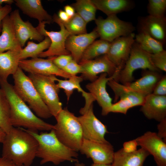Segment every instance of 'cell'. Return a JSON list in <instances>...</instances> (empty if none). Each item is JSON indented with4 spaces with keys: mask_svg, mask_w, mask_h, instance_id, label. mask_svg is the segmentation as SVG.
Here are the masks:
<instances>
[{
    "mask_svg": "<svg viewBox=\"0 0 166 166\" xmlns=\"http://www.w3.org/2000/svg\"><path fill=\"white\" fill-rule=\"evenodd\" d=\"M0 86L9 103L10 122L13 127L38 132L49 131L54 125L45 122L35 115L16 93L13 85L0 77Z\"/></svg>",
    "mask_w": 166,
    "mask_h": 166,
    "instance_id": "6da1fadb",
    "label": "cell"
},
{
    "mask_svg": "<svg viewBox=\"0 0 166 166\" xmlns=\"http://www.w3.org/2000/svg\"><path fill=\"white\" fill-rule=\"evenodd\" d=\"M2 143V156L15 165L30 166L36 157L38 141L22 128L13 127Z\"/></svg>",
    "mask_w": 166,
    "mask_h": 166,
    "instance_id": "7a4b0ae2",
    "label": "cell"
},
{
    "mask_svg": "<svg viewBox=\"0 0 166 166\" xmlns=\"http://www.w3.org/2000/svg\"><path fill=\"white\" fill-rule=\"evenodd\" d=\"M23 129L33 136L38 141L36 157L41 159V165L48 162L58 165L65 161L75 163L79 162L77 152L61 142L53 129L49 132H42L39 133L38 132Z\"/></svg>",
    "mask_w": 166,
    "mask_h": 166,
    "instance_id": "3957f363",
    "label": "cell"
},
{
    "mask_svg": "<svg viewBox=\"0 0 166 166\" xmlns=\"http://www.w3.org/2000/svg\"><path fill=\"white\" fill-rule=\"evenodd\" d=\"M57 121L53 129L62 144L77 152L83 140L82 128L78 117L66 108L62 109L55 117Z\"/></svg>",
    "mask_w": 166,
    "mask_h": 166,
    "instance_id": "277c9868",
    "label": "cell"
},
{
    "mask_svg": "<svg viewBox=\"0 0 166 166\" xmlns=\"http://www.w3.org/2000/svg\"><path fill=\"white\" fill-rule=\"evenodd\" d=\"M14 90L20 98L39 118L48 119L52 116L49 109L41 98L32 82L18 67L13 75Z\"/></svg>",
    "mask_w": 166,
    "mask_h": 166,
    "instance_id": "5b68a950",
    "label": "cell"
},
{
    "mask_svg": "<svg viewBox=\"0 0 166 166\" xmlns=\"http://www.w3.org/2000/svg\"><path fill=\"white\" fill-rule=\"evenodd\" d=\"M28 76L52 116L55 117L63 108L58 96L60 89L52 75L45 76L29 73Z\"/></svg>",
    "mask_w": 166,
    "mask_h": 166,
    "instance_id": "8992f818",
    "label": "cell"
},
{
    "mask_svg": "<svg viewBox=\"0 0 166 166\" xmlns=\"http://www.w3.org/2000/svg\"><path fill=\"white\" fill-rule=\"evenodd\" d=\"M139 69L160 71L152 63L149 53L141 49L134 42L129 58L115 81L124 85L128 84L132 82L133 73Z\"/></svg>",
    "mask_w": 166,
    "mask_h": 166,
    "instance_id": "52a82bcc",
    "label": "cell"
},
{
    "mask_svg": "<svg viewBox=\"0 0 166 166\" xmlns=\"http://www.w3.org/2000/svg\"><path fill=\"white\" fill-rule=\"evenodd\" d=\"M162 75L159 71L144 70L142 77L134 81L124 85L114 79L107 83L113 91L116 98L121 93L126 92H134L145 96L152 93L157 83Z\"/></svg>",
    "mask_w": 166,
    "mask_h": 166,
    "instance_id": "ba28073f",
    "label": "cell"
},
{
    "mask_svg": "<svg viewBox=\"0 0 166 166\" xmlns=\"http://www.w3.org/2000/svg\"><path fill=\"white\" fill-rule=\"evenodd\" d=\"M95 21L100 39L110 42L119 37L128 35L135 30L132 23L120 19L117 15L108 16L105 19L100 17Z\"/></svg>",
    "mask_w": 166,
    "mask_h": 166,
    "instance_id": "9c48e42d",
    "label": "cell"
},
{
    "mask_svg": "<svg viewBox=\"0 0 166 166\" xmlns=\"http://www.w3.org/2000/svg\"><path fill=\"white\" fill-rule=\"evenodd\" d=\"M53 22L59 26L60 30L58 31H48L45 29V22H39L37 29L44 37L47 36L51 41L50 45L48 50L41 53L38 57L57 56L61 55H70V53L66 49L65 42L68 37L71 35L65 27L57 15L54 14L53 17Z\"/></svg>",
    "mask_w": 166,
    "mask_h": 166,
    "instance_id": "30bf717a",
    "label": "cell"
},
{
    "mask_svg": "<svg viewBox=\"0 0 166 166\" xmlns=\"http://www.w3.org/2000/svg\"><path fill=\"white\" fill-rule=\"evenodd\" d=\"M78 118L81 126L83 139L100 142L108 141L105 138V135L108 132L107 127L95 115L93 104Z\"/></svg>",
    "mask_w": 166,
    "mask_h": 166,
    "instance_id": "8fae6325",
    "label": "cell"
},
{
    "mask_svg": "<svg viewBox=\"0 0 166 166\" xmlns=\"http://www.w3.org/2000/svg\"><path fill=\"white\" fill-rule=\"evenodd\" d=\"M82 154L91 158L95 164H112L115 152L108 141L100 142L83 139L79 150Z\"/></svg>",
    "mask_w": 166,
    "mask_h": 166,
    "instance_id": "7c38bea8",
    "label": "cell"
},
{
    "mask_svg": "<svg viewBox=\"0 0 166 166\" xmlns=\"http://www.w3.org/2000/svg\"><path fill=\"white\" fill-rule=\"evenodd\" d=\"M54 56L47 59L37 57L29 60L19 61L18 66L22 70L30 73L45 76L54 75L64 78H69L71 76L58 68L53 63Z\"/></svg>",
    "mask_w": 166,
    "mask_h": 166,
    "instance_id": "4fadbf2b",
    "label": "cell"
},
{
    "mask_svg": "<svg viewBox=\"0 0 166 166\" xmlns=\"http://www.w3.org/2000/svg\"><path fill=\"white\" fill-rule=\"evenodd\" d=\"M119 73L117 70L112 76L109 77H107L106 73H101L97 79L86 85V88L101 108L103 116H106L109 113V110L113 104L112 99L107 91L106 85L109 80H115Z\"/></svg>",
    "mask_w": 166,
    "mask_h": 166,
    "instance_id": "5bb4252c",
    "label": "cell"
},
{
    "mask_svg": "<svg viewBox=\"0 0 166 166\" xmlns=\"http://www.w3.org/2000/svg\"><path fill=\"white\" fill-rule=\"evenodd\" d=\"M134 33L117 38L111 42L106 54L117 69L121 71L128 60L135 41Z\"/></svg>",
    "mask_w": 166,
    "mask_h": 166,
    "instance_id": "9a60e30c",
    "label": "cell"
},
{
    "mask_svg": "<svg viewBox=\"0 0 166 166\" xmlns=\"http://www.w3.org/2000/svg\"><path fill=\"white\" fill-rule=\"evenodd\" d=\"M135 140L138 146L152 156L157 166H166V142L157 133L147 131Z\"/></svg>",
    "mask_w": 166,
    "mask_h": 166,
    "instance_id": "2e32d148",
    "label": "cell"
},
{
    "mask_svg": "<svg viewBox=\"0 0 166 166\" xmlns=\"http://www.w3.org/2000/svg\"><path fill=\"white\" fill-rule=\"evenodd\" d=\"M79 63L82 68L81 76L83 80L91 82L97 79L99 74L105 73L110 77L117 70L116 67L106 54L92 60L81 61Z\"/></svg>",
    "mask_w": 166,
    "mask_h": 166,
    "instance_id": "e0dca14e",
    "label": "cell"
},
{
    "mask_svg": "<svg viewBox=\"0 0 166 166\" xmlns=\"http://www.w3.org/2000/svg\"><path fill=\"white\" fill-rule=\"evenodd\" d=\"M10 15L13 22L16 38L22 48L29 39L39 42L44 39L45 37L36 27H34L29 21L25 22L22 20L18 10L12 11Z\"/></svg>",
    "mask_w": 166,
    "mask_h": 166,
    "instance_id": "ac0fdd59",
    "label": "cell"
},
{
    "mask_svg": "<svg viewBox=\"0 0 166 166\" xmlns=\"http://www.w3.org/2000/svg\"><path fill=\"white\" fill-rule=\"evenodd\" d=\"M99 37L96 28L89 33L70 35L66 40L65 47L73 59L79 63L85 50Z\"/></svg>",
    "mask_w": 166,
    "mask_h": 166,
    "instance_id": "d6986e66",
    "label": "cell"
},
{
    "mask_svg": "<svg viewBox=\"0 0 166 166\" xmlns=\"http://www.w3.org/2000/svg\"><path fill=\"white\" fill-rule=\"evenodd\" d=\"M140 110L147 119L162 121L166 119V96H146Z\"/></svg>",
    "mask_w": 166,
    "mask_h": 166,
    "instance_id": "ffe728a7",
    "label": "cell"
},
{
    "mask_svg": "<svg viewBox=\"0 0 166 166\" xmlns=\"http://www.w3.org/2000/svg\"><path fill=\"white\" fill-rule=\"evenodd\" d=\"M139 29H142L163 45L166 39L165 16L156 17L150 15L140 17Z\"/></svg>",
    "mask_w": 166,
    "mask_h": 166,
    "instance_id": "44dd1931",
    "label": "cell"
},
{
    "mask_svg": "<svg viewBox=\"0 0 166 166\" xmlns=\"http://www.w3.org/2000/svg\"><path fill=\"white\" fill-rule=\"evenodd\" d=\"M146 96L136 92H124L120 94L114 100L117 102L113 104L109 110V113H120L126 114L130 108L138 106H141Z\"/></svg>",
    "mask_w": 166,
    "mask_h": 166,
    "instance_id": "7402d4cb",
    "label": "cell"
},
{
    "mask_svg": "<svg viewBox=\"0 0 166 166\" xmlns=\"http://www.w3.org/2000/svg\"><path fill=\"white\" fill-rule=\"evenodd\" d=\"M2 24V34L0 35V53L10 50H21L22 48L16 38L10 14L3 18Z\"/></svg>",
    "mask_w": 166,
    "mask_h": 166,
    "instance_id": "603a6c76",
    "label": "cell"
},
{
    "mask_svg": "<svg viewBox=\"0 0 166 166\" xmlns=\"http://www.w3.org/2000/svg\"><path fill=\"white\" fill-rule=\"evenodd\" d=\"M150 155L141 148L132 152H127L122 148L115 152L112 166H143L144 161Z\"/></svg>",
    "mask_w": 166,
    "mask_h": 166,
    "instance_id": "cb8c5ba5",
    "label": "cell"
},
{
    "mask_svg": "<svg viewBox=\"0 0 166 166\" xmlns=\"http://www.w3.org/2000/svg\"><path fill=\"white\" fill-rule=\"evenodd\" d=\"M15 5L23 14L37 19L39 22H45L50 24L53 22V17L43 8L40 0H15Z\"/></svg>",
    "mask_w": 166,
    "mask_h": 166,
    "instance_id": "d4e9b609",
    "label": "cell"
},
{
    "mask_svg": "<svg viewBox=\"0 0 166 166\" xmlns=\"http://www.w3.org/2000/svg\"><path fill=\"white\" fill-rule=\"evenodd\" d=\"M97 10L107 16L128 11L132 9L134 3L129 0H91Z\"/></svg>",
    "mask_w": 166,
    "mask_h": 166,
    "instance_id": "484cf974",
    "label": "cell"
},
{
    "mask_svg": "<svg viewBox=\"0 0 166 166\" xmlns=\"http://www.w3.org/2000/svg\"><path fill=\"white\" fill-rule=\"evenodd\" d=\"M21 50H10L0 53V77L3 80H7L10 75L16 71L20 60Z\"/></svg>",
    "mask_w": 166,
    "mask_h": 166,
    "instance_id": "4316f807",
    "label": "cell"
},
{
    "mask_svg": "<svg viewBox=\"0 0 166 166\" xmlns=\"http://www.w3.org/2000/svg\"><path fill=\"white\" fill-rule=\"evenodd\" d=\"M53 80L57 82V85L59 89H64L68 101L75 89L81 93L85 99L88 98L90 96L89 93L86 92L81 88L80 83L83 81L81 76H71L68 80H61L57 78L56 76L52 75Z\"/></svg>",
    "mask_w": 166,
    "mask_h": 166,
    "instance_id": "83f0119b",
    "label": "cell"
},
{
    "mask_svg": "<svg viewBox=\"0 0 166 166\" xmlns=\"http://www.w3.org/2000/svg\"><path fill=\"white\" fill-rule=\"evenodd\" d=\"M135 42L141 49L150 54H154L164 49V45L153 38L144 30L138 29L135 36Z\"/></svg>",
    "mask_w": 166,
    "mask_h": 166,
    "instance_id": "f1b7e54d",
    "label": "cell"
},
{
    "mask_svg": "<svg viewBox=\"0 0 166 166\" xmlns=\"http://www.w3.org/2000/svg\"><path fill=\"white\" fill-rule=\"evenodd\" d=\"M110 43L101 39L95 40L85 50L80 62L92 60L106 54Z\"/></svg>",
    "mask_w": 166,
    "mask_h": 166,
    "instance_id": "f546056e",
    "label": "cell"
},
{
    "mask_svg": "<svg viewBox=\"0 0 166 166\" xmlns=\"http://www.w3.org/2000/svg\"><path fill=\"white\" fill-rule=\"evenodd\" d=\"M50 44V40L47 36L45 37L44 39L38 43L29 41L26 46L20 51V60L29 57L32 58L38 57L44 50L49 48Z\"/></svg>",
    "mask_w": 166,
    "mask_h": 166,
    "instance_id": "4dcf8cb0",
    "label": "cell"
},
{
    "mask_svg": "<svg viewBox=\"0 0 166 166\" xmlns=\"http://www.w3.org/2000/svg\"><path fill=\"white\" fill-rule=\"evenodd\" d=\"M71 6L87 23L96 19L97 9L91 0H77Z\"/></svg>",
    "mask_w": 166,
    "mask_h": 166,
    "instance_id": "1f68e13d",
    "label": "cell"
},
{
    "mask_svg": "<svg viewBox=\"0 0 166 166\" xmlns=\"http://www.w3.org/2000/svg\"><path fill=\"white\" fill-rule=\"evenodd\" d=\"M62 22L71 35H78L87 33L86 28L87 23L76 13L67 22Z\"/></svg>",
    "mask_w": 166,
    "mask_h": 166,
    "instance_id": "d6a6232c",
    "label": "cell"
},
{
    "mask_svg": "<svg viewBox=\"0 0 166 166\" xmlns=\"http://www.w3.org/2000/svg\"><path fill=\"white\" fill-rule=\"evenodd\" d=\"M13 127L10 122L9 105L3 94L0 96V128L7 133Z\"/></svg>",
    "mask_w": 166,
    "mask_h": 166,
    "instance_id": "836d02e7",
    "label": "cell"
},
{
    "mask_svg": "<svg viewBox=\"0 0 166 166\" xmlns=\"http://www.w3.org/2000/svg\"><path fill=\"white\" fill-rule=\"evenodd\" d=\"M148 2L147 11L149 15L156 17L165 16L166 0H149Z\"/></svg>",
    "mask_w": 166,
    "mask_h": 166,
    "instance_id": "e575fe53",
    "label": "cell"
},
{
    "mask_svg": "<svg viewBox=\"0 0 166 166\" xmlns=\"http://www.w3.org/2000/svg\"><path fill=\"white\" fill-rule=\"evenodd\" d=\"M149 55L151 61L154 66L159 70L165 72L166 51L164 50L157 53H149Z\"/></svg>",
    "mask_w": 166,
    "mask_h": 166,
    "instance_id": "d590c367",
    "label": "cell"
},
{
    "mask_svg": "<svg viewBox=\"0 0 166 166\" xmlns=\"http://www.w3.org/2000/svg\"><path fill=\"white\" fill-rule=\"evenodd\" d=\"M62 70L71 76H76L82 72V68L80 64L72 60Z\"/></svg>",
    "mask_w": 166,
    "mask_h": 166,
    "instance_id": "8d00e7d4",
    "label": "cell"
},
{
    "mask_svg": "<svg viewBox=\"0 0 166 166\" xmlns=\"http://www.w3.org/2000/svg\"><path fill=\"white\" fill-rule=\"evenodd\" d=\"M73 59L71 54L61 55L54 56L53 62L58 68L62 70Z\"/></svg>",
    "mask_w": 166,
    "mask_h": 166,
    "instance_id": "74e56055",
    "label": "cell"
},
{
    "mask_svg": "<svg viewBox=\"0 0 166 166\" xmlns=\"http://www.w3.org/2000/svg\"><path fill=\"white\" fill-rule=\"evenodd\" d=\"M152 94L160 96H166V76H162L156 85Z\"/></svg>",
    "mask_w": 166,
    "mask_h": 166,
    "instance_id": "f35d334b",
    "label": "cell"
},
{
    "mask_svg": "<svg viewBox=\"0 0 166 166\" xmlns=\"http://www.w3.org/2000/svg\"><path fill=\"white\" fill-rule=\"evenodd\" d=\"M138 146L137 143L135 139L124 142L122 148L126 152H132L137 150Z\"/></svg>",
    "mask_w": 166,
    "mask_h": 166,
    "instance_id": "ab89813d",
    "label": "cell"
},
{
    "mask_svg": "<svg viewBox=\"0 0 166 166\" xmlns=\"http://www.w3.org/2000/svg\"><path fill=\"white\" fill-rule=\"evenodd\" d=\"M158 135L166 142V119L159 122L157 125Z\"/></svg>",
    "mask_w": 166,
    "mask_h": 166,
    "instance_id": "60d3db41",
    "label": "cell"
},
{
    "mask_svg": "<svg viewBox=\"0 0 166 166\" xmlns=\"http://www.w3.org/2000/svg\"><path fill=\"white\" fill-rule=\"evenodd\" d=\"M11 5H6L4 6H0V33L2 28V22L3 18L11 12Z\"/></svg>",
    "mask_w": 166,
    "mask_h": 166,
    "instance_id": "b9f144b4",
    "label": "cell"
},
{
    "mask_svg": "<svg viewBox=\"0 0 166 166\" xmlns=\"http://www.w3.org/2000/svg\"><path fill=\"white\" fill-rule=\"evenodd\" d=\"M57 16L62 22H67L70 18L65 12L62 10H60L59 11Z\"/></svg>",
    "mask_w": 166,
    "mask_h": 166,
    "instance_id": "7bdbcfd3",
    "label": "cell"
},
{
    "mask_svg": "<svg viewBox=\"0 0 166 166\" xmlns=\"http://www.w3.org/2000/svg\"><path fill=\"white\" fill-rule=\"evenodd\" d=\"M64 11L70 18L72 17L75 14V10L71 5H67L64 7Z\"/></svg>",
    "mask_w": 166,
    "mask_h": 166,
    "instance_id": "ee69618b",
    "label": "cell"
},
{
    "mask_svg": "<svg viewBox=\"0 0 166 166\" xmlns=\"http://www.w3.org/2000/svg\"><path fill=\"white\" fill-rule=\"evenodd\" d=\"M14 164L10 160L4 157H0V166H14Z\"/></svg>",
    "mask_w": 166,
    "mask_h": 166,
    "instance_id": "f6af8a7d",
    "label": "cell"
},
{
    "mask_svg": "<svg viewBox=\"0 0 166 166\" xmlns=\"http://www.w3.org/2000/svg\"><path fill=\"white\" fill-rule=\"evenodd\" d=\"M14 2V1L13 0H0V6H2L3 3L11 5Z\"/></svg>",
    "mask_w": 166,
    "mask_h": 166,
    "instance_id": "bcb514c9",
    "label": "cell"
},
{
    "mask_svg": "<svg viewBox=\"0 0 166 166\" xmlns=\"http://www.w3.org/2000/svg\"><path fill=\"white\" fill-rule=\"evenodd\" d=\"M6 133L0 128V142L2 143L5 139Z\"/></svg>",
    "mask_w": 166,
    "mask_h": 166,
    "instance_id": "7dc6e473",
    "label": "cell"
},
{
    "mask_svg": "<svg viewBox=\"0 0 166 166\" xmlns=\"http://www.w3.org/2000/svg\"><path fill=\"white\" fill-rule=\"evenodd\" d=\"M90 166H112V164H95L93 163Z\"/></svg>",
    "mask_w": 166,
    "mask_h": 166,
    "instance_id": "c3c4849f",
    "label": "cell"
},
{
    "mask_svg": "<svg viewBox=\"0 0 166 166\" xmlns=\"http://www.w3.org/2000/svg\"><path fill=\"white\" fill-rule=\"evenodd\" d=\"M75 166H85V164L82 163H80L79 162L75 163Z\"/></svg>",
    "mask_w": 166,
    "mask_h": 166,
    "instance_id": "681fc988",
    "label": "cell"
},
{
    "mask_svg": "<svg viewBox=\"0 0 166 166\" xmlns=\"http://www.w3.org/2000/svg\"><path fill=\"white\" fill-rule=\"evenodd\" d=\"M3 95V92L1 89H0V96H2Z\"/></svg>",
    "mask_w": 166,
    "mask_h": 166,
    "instance_id": "f907efd6",
    "label": "cell"
},
{
    "mask_svg": "<svg viewBox=\"0 0 166 166\" xmlns=\"http://www.w3.org/2000/svg\"><path fill=\"white\" fill-rule=\"evenodd\" d=\"M14 166H24L21 165H15Z\"/></svg>",
    "mask_w": 166,
    "mask_h": 166,
    "instance_id": "816d5d0a",
    "label": "cell"
},
{
    "mask_svg": "<svg viewBox=\"0 0 166 166\" xmlns=\"http://www.w3.org/2000/svg\"></svg>",
    "mask_w": 166,
    "mask_h": 166,
    "instance_id": "f5cc1de1",
    "label": "cell"
}]
</instances>
